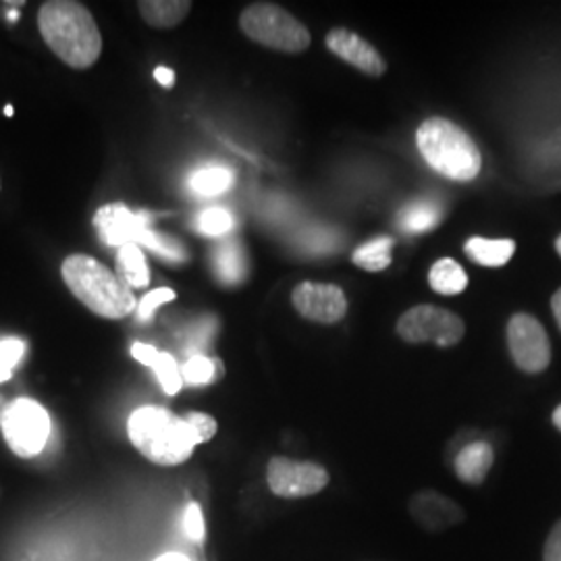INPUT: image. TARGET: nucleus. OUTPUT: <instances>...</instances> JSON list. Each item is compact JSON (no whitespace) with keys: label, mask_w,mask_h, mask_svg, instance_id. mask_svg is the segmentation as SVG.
<instances>
[{"label":"nucleus","mask_w":561,"mask_h":561,"mask_svg":"<svg viewBox=\"0 0 561 561\" xmlns=\"http://www.w3.org/2000/svg\"><path fill=\"white\" fill-rule=\"evenodd\" d=\"M0 433L18 458H36L50 437V414L38 401L18 398L0 410Z\"/></svg>","instance_id":"nucleus-6"},{"label":"nucleus","mask_w":561,"mask_h":561,"mask_svg":"<svg viewBox=\"0 0 561 561\" xmlns=\"http://www.w3.org/2000/svg\"><path fill=\"white\" fill-rule=\"evenodd\" d=\"M94 229L106 245L123 248L127 243L146 245L152 229L146 222L144 213H131L123 202L104 204L94 215Z\"/></svg>","instance_id":"nucleus-10"},{"label":"nucleus","mask_w":561,"mask_h":561,"mask_svg":"<svg viewBox=\"0 0 561 561\" xmlns=\"http://www.w3.org/2000/svg\"><path fill=\"white\" fill-rule=\"evenodd\" d=\"M183 419L190 424L192 433L196 435L198 445H201V443L210 442V439L217 435L219 424H217V421H215L213 416H208V414H204V412H190V414H185Z\"/></svg>","instance_id":"nucleus-27"},{"label":"nucleus","mask_w":561,"mask_h":561,"mask_svg":"<svg viewBox=\"0 0 561 561\" xmlns=\"http://www.w3.org/2000/svg\"><path fill=\"white\" fill-rule=\"evenodd\" d=\"M42 41L76 71L94 67L102 55L101 27L92 11L78 0H48L38 9Z\"/></svg>","instance_id":"nucleus-1"},{"label":"nucleus","mask_w":561,"mask_h":561,"mask_svg":"<svg viewBox=\"0 0 561 561\" xmlns=\"http://www.w3.org/2000/svg\"><path fill=\"white\" fill-rule=\"evenodd\" d=\"M391 248H393L391 238H377L356 248L352 254V261L364 271L379 273L391 264Z\"/></svg>","instance_id":"nucleus-22"},{"label":"nucleus","mask_w":561,"mask_h":561,"mask_svg":"<svg viewBox=\"0 0 561 561\" xmlns=\"http://www.w3.org/2000/svg\"><path fill=\"white\" fill-rule=\"evenodd\" d=\"M171 300H175V291L169 289V287H161V289H154V291L146 294L144 300L138 304V319H140L141 322L152 321L157 308H159L161 304H167V301Z\"/></svg>","instance_id":"nucleus-28"},{"label":"nucleus","mask_w":561,"mask_h":561,"mask_svg":"<svg viewBox=\"0 0 561 561\" xmlns=\"http://www.w3.org/2000/svg\"><path fill=\"white\" fill-rule=\"evenodd\" d=\"M60 277L69 291L96 317L106 321L127 319L138 310L131 287L102 262L88 254H69L60 264Z\"/></svg>","instance_id":"nucleus-2"},{"label":"nucleus","mask_w":561,"mask_h":561,"mask_svg":"<svg viewBox=\"0 0 561 561\" xmlns=\"http://www.w3.org/2000/svg\"><path fill=\"white\" fill-rule=\"evenodd\" d=\"M127 435L146 460L159 466H180L198 445L185 419L161 405H141L129 421Z\"/></svg>","instance_id":"nucleus-3"},{"label":"nucleus","mask_w":561,"mask_h":561,"mask_svg":"<svg viewBox=\"0 0 561 561\" xmlns=\"http://www.w3.org/2000/svg\"><path fill=\"white\" fill-rule=\"evenodd\" d=\"M495 460L493 447L486 442H474L466 445L454 461L456 474L466 484H481L486 479Z\"/></svg>","instance_id":"nucleus-15"},{"label":"nucleus","mask_w":561,"mask_h":561,"mask_svg":"<svg viewBox=\"0 0 561 561\" xmlns=\"http://www.w3.org/2000/svg\"><path fill=\"white\" fill-rule=\"evenodd\" d=\"M545 561H561V520L551 528L545 542Z\"/></svg>","instance_id":"nucleus-30"},{"label":"nucleus","mask_w":561,"mask_h":561,"mask_svg":"<svg viewBox=\"0 0 561 561\" xmlns=\"http://www.w3.org/2000/svg\"><path fill=\"white\" fill-rule=\"evenodd\" d=\"M181 377L185 385H192V387L213 385L222 377L221 360L208 358V356H192L181 366Z\"/></svg>","instance_id":"nucleus-23"},{"label":"nucleus","mask_w":561,"mask_h":561,"mask_svg":"<svg viewBox=\"0 0 561 561\" xmlns=\"http://www.w3.org/2000/svg\"><path fill=\"white\" fill-rule=\"evenodd\" d=\"M217 277L225 285H238L248 277V261L240 241H225L215 252Z\"/></svg>","instance_id":"nucleus-17"},{"label":"nucleus","mask_w":561,"mask_h":561,"mask_svg":"<svg viewBox=\"0 0 561 561\" xmlns=\"http://www.w3.org/2000/svg\"><path fill=\"white\" fill-rule=\"evenodd\" d=\"M131 356L144 366H150L154 370V375H157V379L161 382L167 396H175L183 387L180 364L175 362L171 354L159 352L157 347L146 345V343H134L131 345Z\"/></svg>","instance_id":"nucleus-14"},{"label":"nucleus","mask_w":561,"mask_h":561,"mask_svg":"<svg viewBox=\"0 0 561 561\" xmlns=\"http://www.w3.org/2000/svg\"><path fill=\"white\" fill-rule=\"evenodd\" d=\"M266 482L280 500H301L321 493L329 484V472L314 461L275 456L266 466Z\"/></svg>","instance_id":"nucleus-8"},{"label":"nucleus","mask_w":561,"mask_h":561,"mask_svg":"<svg viewBox=\"0 0 561 561\" xmlns=\"http://www.w3.org/2000/svg\"><path fill=\"white\" fill-rule=\"evenodd\" d=\"M442 221V208L431 201L410 204L400 215V227L405 233H426Z\"/></svg>","instance_id":"nucleus-21"},{"label":"nucleus","mask_w":561,"mask_h":561,"mask_svg":"<svg viewBox=\"0 0 561 561\" xmlns=\"http://www.w3.org/2000/svg\"><path fill=\"white\" fill-rule=\"evenodd\" d=\"M198 229L204 236L210 238H219L233 229V215L229 210H225L221 206L215 208H206L198 217Z\"/></svg>","instance_id":"nucleus-25"},{"label":"nucleus","mask_w":561,"mask_h":561,"mask_svg":"<svg viewBox=\"0 0 561 561\" xmlns=\"http://www.w3.org/2000/svg\"><path fill=\"white\" fill-rule=\"evenodd\" d=\"M410 514L428 533H443L463 520V510L437 491L416 493L410 502Z\"/></svg>","instance_id":"nucleus-13"},{"label":"nucleus","mask_w":561,"mask_h":561,"mask_svg":"<svg viewBox=\"0 0 561 561\" xmlns=\"http://www.w3.org/2000/svg\"><path fill=\"white\" fill-rule=\"evenodd\" d=\"M154 561H190L185 556H181V553H164L161 558H157Z\"/></svg>","instance_id":"nucleus-33"},{"label":"nucleus","mask_w":561,"mask_h":561,"mask_svg":"<svg viewBox=\"0 0 561 561\" xmlns=\"http://www.w3.org/2000/svg\"><path fill=\"white\" fill-rule=\"evenodd\" d=\"M117 275L131 289H144L150 283V268L144 259L140 245L127 243L117 252Z\"/></svg>","instance_id":"nucleus-19"},{"label":"nucleus","mask_w":561,"mask_h":561,"mask_svg":"<svg viewBox=\"0 0 561 561\" xmlns=\"http://www.w3.org/2000/svg\"><path fill=\"white\" fill-rule=\"evenodd\" d=\"M291 301L304 319L322 324L340 322L347 312V298L343 289L329 283H300L291 294Z\"/></svg>","instance_id":"nucleus-11"},{"label":"nucleus","mask_w":561,"mask_h":561,"mask_svg":"<svg viewBox=\"0 0 561 561\" xmlns=\"http://www.w3.org/2000/svg\"><path fill=\"white\" fill-rule=\"evenodd\" d=\"M183 530H185L187 539H192V541L196 542L204 541L206 524H204V514H202V507L198 503H190V505L185 507V514H183Z\"/></svg>","instance_id":"nucleus-29"},{"label":"nucleus","mask_w":561,"mask_h":561,"mask_svg":"<svg viewBox=\"0 0 561 561\" xmlns=\"http://www.w3.org/2000/svg\"><path fill=\"white\" fill-rule=\"evenodd\" d=\"M233 185V173L222 167H208L192 175L190 187L198 196H219Z\"/></svg>","instance_id":"nucleus-24"},{"label":"nucleus","mask_w":561,"mask_h":561,"mask_svg":"<svg viewBox=\"0 0 561 561\" xmlns=\"http://www.w3.org/2000/svg\"><path fill=\"white\" fill-rule=\"evenodd\" d=\"M507 345L524 373H542L551 362V345L541 322L530 314H514L507 322Z\"/></svg>","instance_id":"nucleus-9"},{"label":"nucleus","mask_w":561,"mask_h":561,"mask_svg":"<svg viewBox=\"0 0 561 561\" xmlns=\"http://www.w3.org/2000/svg\"><path fill=\"white\" fill-rule=\"evenodd\" d=\"M416 146L422 159L447 180L472 181L481 173V150L451 121L442 117L424 121L416 131Z\"/></svg>","instance_id":"nucleus-4"},{"label":"nucleus","mask_w":561,"mask_h":561,"mask_svg":"<svg viewBox=\"0 0 561 561\" xmlns=\"http://www.w3.org/2000/svg\"><path fill=\"white\" fill-rule=\"evenodd\" d=\"M466 327L458 314L439 306H414L398 321V335L408 343H435L439 347L458 345Z\"/></svg>","instance_id":"nucleus-7"},{"label":"nucleus","mask_w":561,"mask_h":561,"mask_svg":"<svg viewBox=\"0 0 561 561\" xmlns=\"http://www.w3.org/2000/svg\"><path fill=\"white\" fill-rule=\"evenodd\" d=\"M431 287L442 296H458L468 287V275L460 264L451 259H442L431 268Z\"/></svg>","instance_id":"nucleus-20"},{"label":"nucleus","mask_w":561,"mask_h":561,"mask_svg":"<svg viewBox=\"0 0 561 561\" xmlns=\"http://www.w3.org/2000/svg\"><path fill=\"white\" fill-rule=\"evenodd\" d=\"M241 32L256 44L279 53H304L310 32L289 11L273 2H254L240 15Z\"/></svg>","instance_id":"nucleus-5"},{"label":"nucleus","mask_w":561,"mask_h":561,"mask_svg":"<svg viewBox=\"0 0 561 561\" xmlns=\"http://www.w3.org/2000/svg\"><path fill=\"white\" fill-rule=\"evenodd\" d=\"M466 254L482 266H503L512 261L516 252V243L512 240H486V238H472L463 245Z\"/></svg>","instance_id":"nucleus-18"},{"label":"nucleus","mask_w":561,"mask_h":561,"mask_svg":"<svg viewBox=\"0 0 561 561\" xmlns=\"http://www.w3.org/2000/svg\"><path fill=\"white\" fill-rule=\"evenodd\" d=\"M327 48L335 57L354 65L356 69H360L362 73H366L370 78H381L387 69V62L379 55V50L370 42L354 34L352 30H345V27L331 30L327 36Z\"/></svg>","instance_id":"nucleus-12"},{"label":"nucleus","mask_w":561,"mask_h":561,"mask_svg":"<svg viewBox=\"0 0 561 561\" xmlns=\"http://www.w3.org/2000/svg\"><path fill=\"white\" fill-rule=\"evenodd\" d=\"M154 80L159 81L162 88H173L175 85V71L161 65V67L154 69Z\"/></svg>","instance_id":"nucleus-31"},{"label":"nucleus","mask_w":561,"mask_h":561,"mask_svg":"<svg viewBox=\"0 0 561 561\" xmlns=\"http://www.w3.org/2000/svg\"><path fill=\"white\" fill-rule=\"evenodd\" d=\"M25 354V343L15 337L0 341V382L9 381Z\"/></svg>","instance_id":"nucleus-26"},{"label":"nucleus","mask_w":561,"mask_h":561,"mask_svg":"<svg viewBox=\"0 0 561 561\" xmlns=\"http://www.w3.org/2000/svg\"><path fill=\"white\" fill-rule=\"evenodd\" d=\"M553 424H556V426L561 431V405L556 410V412H553Z\"/></svg>","instance_id":"nucleus-34"},{"label":"nucleus","mask_w":561,"mask_h":561,"mask_svg":"<svg viewBox=\"0 0 561 561\" xmlns=\"http://www.w3.org/2000/svg\"><path fill=\"white\" fill-rule=\"evenodd\" d=\"M551 310H553V317H556V321H558L561 329V289H558L556 296L551 298Z\"/></svg>","instance_id":"nucleus-32"},{"label":"nucleus","mask_w":561,"mask_h":561,"mask_svg":"<svg viewBox=\"0 0 561 561\" xmlns=\"http://www.w3.org/2000/svg\"><path fill=\"white\" fill-rule=\"evenodd\" d=\"M141 20L154 30L178 27L192 11L190 0H140L138 2Z\"/></svg>","instance_id":"nucleus-16"},{"label":"nucleus","mask_w":561,"mask_h":561,"mask_svg":"<svg viewBox=\"0 0 561 561\" xmlns=\"http://www.w3.org/2000/svg\"><path fill=\"white\" fill-rule=\"evenodd\" d=\"M556 250H558V254L561 256V236L558 238V241H556Z\"/></svg>","instance_id":"nucleus-35"}]
</instances>
